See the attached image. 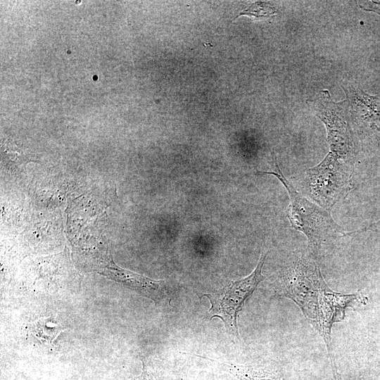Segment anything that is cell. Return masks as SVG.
<instances>
[{"label":"cell","instance_id":"1","mask_svg":"<svg viewBox=\"0 0 380 380\" xmlns=\"http://www.w3.org/2000/svg\"><path fill=\"white\" fill-rule=\"evenodd\" d=\"M275 293L296 303L304 317L323 339L329 360L334 359L331 330L344 319L348 308L366 304L360 292L346 294L327 284L319 265L310 253L298 255L279 277Z\"/></svg>","mask_w":380,"mask_h":380},{"label":"cell","instance_id":"2","mask_svg":"<svg viewBox=\"0 0 380 380\" xmlns=\"http://www.w3.org/2000/svg\"><path fill=\"white\" fill-rule=\"evenodd\" d=\"M274 172H258L275 176L286 189L290 203L286 217L291 227L307 238L309 253L317 260L323 242L333 236H344L343 228L333 219L330 210L315 204L300 194L284 176L273 156Z\"/></svg>","mask_w":380,"mask_h":380},{"label":"cell","instance_id":"3","mask_svg":"<svg viewBox=\"0 0 380 380\" xmlns=\"http://www.w3.org/2000/svg\"><path fill=\"white\" fill-rule=\"evenodd\" d=\"M307 103L325 125L329 146L325 157L354 167L357 155L356 140L343 101H334L329 91L324 89L318 98L307 101Z\"/></svg>","mask_w":380,"mask_h":380},{"label":"cell","instance_id":"4","mask_svg":"<svg viewBox=\"0 0 380 380\" xmlns=\"http://www.w3.org/2000/svg\"><path fill=\"white\" fill-rule=\"evenodd\" d=\"M267 253H262L254 270L247 277L230 281L213 294H205L210 301V312L224 322L227 331L239 338L237 317L258 284L264 279L262 270Z\"/></svg>","mask_w":380,"mask_h":380},{"label":"cell","instance_id":"5","mask_svg":"<svg viewBox=\"0 0 380 380\" xmlns=\"http://www.w3.org/2000/svg\"><path fill=\"white\" fill-rule=\"evenodd\" d=\"M343 89L346 95L344 106L355 136L364 145L380 152V96L353 84Z\"/></svg>","mask_w":380,"mask_h":380},{"label":"cell","instance_id":"6","mask_svg":"<svg viewBox=\"0 0 380 380\" xmlns=\"http://www.w3.org/2000/svg\"><path fill=\"white\" fill-rule=\"evenodd\" d=\"M103 274L156 303L167 297L166 286L163 280H154L116 265H110L108 270H105Z\"/></svg>","mask_w":380,"mask_h":380},{"label":"cell","instance_id":"7","mask_svg":"<svg viewBox=\"0 0 380 380\" xmlns=\"http://www.w3.org/2000/svg\"><path fill=\"white\" fill-rule=\"evenodd\" d=\"M239 380H285L279 368L268 364H220Z\"/></svg>","mask_w":380,"mask_h":380},{"label":"cell","instance_id":"8","mask_svg":"<svg viewBox=\"0 0 380 380\" xmlns=\"http://www.w3.org/2000/svg\"><path fill=\"white\" fill-rule=\"evenodd\" d=\"M33 335L44 344H51L62 331L61 327L51 317H42L32 323Z\"/></svg>","mask_w":380,"mask_h":380},{"label":"cell","instance_id":"9","mask_svg":"<svg viewBox=\"0 0 380 380\" xmlns=\"http://www.w3.org/2000/svg\"><path fill=\"white\" fill-rule=\"evenodd\" d=\"M277 13L275 7L270 2L255 1L243 9L234 19L241 15L253 17L255 19L269 18Z\"/></svg>","mask_w":380,"mask_h":380},{"label":"cell","instance_id":"10","mask_svg":"<svg viewBox=\"0 0 380 380\" xmlns=\"http://www.w3.org/2000/svg\"><path fill=\"white\" fill-rule=\"evenodd\" d=\"M379 231H380V220L366 227H364L361 229L349 232H345L344 236L354 235V234H357L362 232H376Z\"/></svg>","mask_w":380,"mask_h":380},{"label":"cell","instance_id":"11","mask_svg":"<svg viewBox=\"0 0 380 380\" xmlns=\"http://www.w3.org/2000/svg\"><path fill=\"white\" fill-rule=\"evenodd\" d=\"M360 6L367 11L374 12L380 15V1H364L360 4Z\"/></svg>","mask_w":380,"mask_h":380},{"label":"cell","instance_id":"12","mask_svg":"<svg viewBox=\"0 0 380 380\" xmlns=\"http://www.w3.org/2000/svg\"><path fill=\"white\" fill-rule=\"evenodd\" d=\"M130 380H147L146 373L144 369V367H143L142 372L139 376H135Z\"/></svg>","mask_w":380,"mask_h":380},{"label":"cell","instance_id":"13","mask_svg":"<svg viewBox=\"0 0 380 380\" xmlns=\"http://www.w3.org/2000/svg\"><path fill=\"white\" fill-rule=\"evenodd\" d=\"M332 380H341L338 372H334L332 373Z\"/></svg>","mask_w":380,"mask_h":380}]
</instances>
